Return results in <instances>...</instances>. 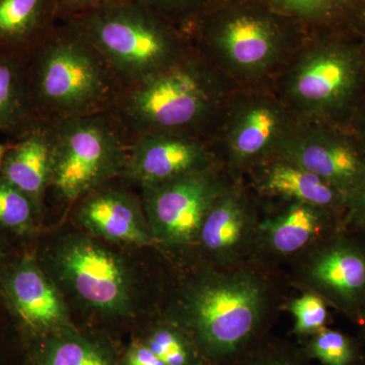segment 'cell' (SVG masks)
<instances>
[{"mask_svg": "<svg viewBox=\"0 0 365 365\" xmlns=\"http://www.w3.org/2000/svg\"><path fill=\"white\" fill-rule=\"evenodd\" d=\"M289 288L283 269L254 260L230 268L191 264L160 314L188 334L209 365H232L271 333Z\"/></svg>", "mask_w": 365, "mask_h": 365, "instance_id": "obj_1", "label": "cell"}, {"mask_svg": "<svg viewBox=\"0 0 365 365\" xmlns=\"http://www.w3.org/2000/svg\"><path fill=\"white\" fill-rule=\"evenodd\" d=\"M307 34L259 0H220L188 34L194 48L239 90L271 88Z\"/></svg>", "mask_w": 365, "mask_h": 365, "instance_id": "obj_2", "label": "cell"}, {"mask_svg": "<svg viewBox=\"0 0 365 365\" xmlns=\"http://www.w3.org/2000/svg\"><path fill=\"white\" fill-rule=\"evenodd\" d=\"M237 90L192 46L173 66L124 88L112 111L131 138L163 133L210 143Z\"/></svg>", "mask_w": 365, "mask_h": 365, "instance_id": "obj_3", "label": "cell"}, {"mask_svg": "<svg viewBox=\"0 0 365 365\" xmlns=\"http://www.w3.org/2000/svg\"><path fill=\"white\" fill-rule=\"evenodd\" d=\"M36 119L60 121L111 111L121 95L109 64L73 21H59L26 56Z\"/></svg>", "mask_w": 365, "mask_h": 365, "instance_id": "obj_4", "label": "cell"}, {"mask_svg": "<svg viewBox=\"0 0 365 365\" xmlns=\"http://www.w3.org/2000/svg\"><path fill=\"white\" fill-rule=\"evenodd\" d=\"M271 90L297 120L350 127L365 98V48L359 36H307Z\"/></svg>", "mask_w": 365, "mask_h": 365, "instance_id": "obj_5", "label": "cell"}, {"mask_svg": "<svg viewBox=\"0 0 365 365\" xmlns=\"http://www.w3.org/2000/svg\"><path fill=\"white\" fill-rule=\"evenodd\" d=\"M69 21L97 48L123 90L173 66L192 47L187 34L140 0H116Z\"/></svg>", "mask_w": 365, "mask_h": 365, "instance_id": "obj_6", "label": "cell"}, {"mask_svg": "<svg viewBox=\"0 0 365 365\" xmlns=\"http://www.w3.org/2000/svg\"><path fill=\"white\" fill-rule=\"evenodd\" d=\"M130 143L131 136L112 110L55 121L47 197L62 207H73L93 190L121 177Z\"/></svg>", "mask_w": 365, "mask_h": 365, "instance_id": "obj_7", "label": "cell"}, {"mask_svg": "<svg viewBox=\"0 0 365 365\" xmlns=\"http://www.w3.org/2000/svg\"><path fill=\"white\" fill-rule=\"evenodd\" d=\"M48 275L83 307L106 318H127L135 304V284L119 254L88 235L60 240ZM45 270V269H44Z\"/></svg>", "mask_w": 365, "mask_h": 365, "instance_id": "obj_8", "label": "cell"}, {"mask_svg": "<svg viewBox=\"0 0 365 365\" xmlns=\"http://www.w3.org/2000/svg\"><path fill=\"white\" fill-rule=\"evenodd\" d=\"M235 179L217 165L141 190L144 212L157 248L177 264H191L203 220Z\"/></svg>", "mask_w": 365, "mask_h": 365, "instance_id": "obj_9", "label": "cell"}, {"mask_svg": "<svg viewBox=\"0 0 365 365\" xmlns=\"http://www.w3.org/2000/svg\"><path fill=\"white\" fill-rule=\"evenodd\" d=\"M297 121L271 88L237 90L210 141L217 162L234 178L274 157Z\"/></svg>", "mask_w": 365, "mask_h": 365, "instance_id": "obj_10", "label": "cell"}, {"mask_svg": "<svg viewBox=\"0 0 365 365\" xmlns=\"http://www.w3.org/2000/svg\"><path fill=\"white\" fill-rule=\"evenodd\" d=\"M284 271L292 288L319 295L356 325L365 309V235L341 227Z\"/></svg>", "mask_w": 365, "mask_h": 365, "instance_id": "obj_11", "label": "cell"}, {"mask_svg": "<svg viewBox=\"0 0 365 365\" xmlns=\"http://www.w3.org/2000/svg\"><path fill=\"white\" fill-rule=\"evenodd\" d=\"M274 157L297 163L347 198L365 180V143L350 127L297 120Z\"/></svg>", "mask_w": 365, "mask_h": 365, "instance_id": "obj_12", "label": "cell"}, {"mask_svg": "<svg viewBox=\"0 0 365 365\" xmlns=\"http://www.w3.org/2000/svg\"><path fill=\"white\" fill-rule=\"evenodd\" d=\"M261 213L244 178H235L203 220L191 264L230 268L253 260Z\"/></svg>", "mask_w": 365, "mask_h": 365, "instance_id": "obj_13", "label": "cell"}, {"mask_svg": "<svg viewBox=\"0 0 365 365\" xmlns=\"http://www.w3.org/2000/svg\"><path fill=\"white\" fill-rule=\"evenodd\" d=\"M260 203L253 260L267 267L284 270L317 242L344 227L342 216L309 204Z\"/></svg>", "mask_w": 365, "mask_h": 365, "instance_id": "obj_14", "label": "cell"}, {"mask_svg": "<svg viewBox=\"0 0 365 365\" xmlns=\"http://www.w3.org/2000/svg\"><path fill=\"white\" fill-rule=\"evenodd\" d=\"M220 165L204 139L146 133L132 137L121 178L139 190L153 188Z\"/></svg>", "mask_w": 365, "mask_h": 365, "instance_id": "obj_15", "label": "cell"}, {"mask_svg": "<svg viewBox=\"0 0 365 365\" xmlns=\"http://www.w3.org/2000/svg\"><path fill=\"white\" fill-rule=\"evenodd\" d=\"M73 207L74 222L100 241L157 247L141 195H137L121 178L93 190Z\"/></svg>", "mask_w": 365, "mask_h": 365, "instance_id": "obj_16", "label": "cell"}, {"mask_svg": "<svg viewBox=\"0 0 365 365\" xmlns=\"http://www.w3.org/2000/svg\"><path fill=\"white\" fill-rule=\"evenodd\" d=\"M0 287L14 317L33 335L42 338L73 326L61 290L33 257L9 265Z\"/></svg>", "mask_w": 365, "mask_h": 365, "instance_id": "obj_17", "label": "cell"}, {"mask_svg": "<svg viewBox=\"0 0 365 365\" xmlns=\"http://www.w3.org/2000/svg\"><path fill=\"white\" fill-rule=\"evenodd\" d=\"M245 181L261 202L309 204L344 218L347 196L297 163L272 157L254 165Z\"/></svg>", "mask_w": 365, "mask_h": 365, "instance_id": "obj_18", "label": "cell"}, {"mask_svg": "<svg viewBox=\"0 0 365 365\" xmlns=\"http://www.w3.org/2000/svg\"><path fill=\"white\" fill-rule=\"evenodd\" d=\"M55 121L37 119L11 138L0 165V177L13 184L44 213L54 160Z\"/></svg>", "mask_w": 365, "mask_h": 365, "instance_id": "obj_19", "label": "cell"}, {"mask_svg": "<svg viewBox=\"0 0 365 365\" xmlns=\"http://www.w3.org/2000/svg\"><path fill=\"white\" fill-rule=\"evenodd\" d=\"M58 23L55 0H0V49L28 56Z\"/></svg>", "mask_w": 365, "mask_h": 365, "instance_id": "obj_20", "label": "cell"}, {"mask_svg": "<svg viewBox=\"0 0 365 365\" xmlns=\"http://www.w3.org/2000/svg\"><path fill=\"white\" fill-rule=\"evenodd\" d=\"M274 11L299 21L309 35L347 33L359 35L365 21V0H259Z\"/></svg>", "mask_w": 365, "mask_h": 365, "instance_id": "obj_21", "label": "cell"}, {"mask_svg": "<svg viewBox=\"0 0 365 365\" xmlns=\"http://www.w3.org/2000/svg\"><path fill=\"white\" fill-rule=\"evenodd\" d=\"M36 120L29 98L26 56L0 49V133L14 138Z\"/></svg>", "mask_w": 365, "mask_h": 365, "instance_id": "obj_22", "label": "cell"}, {"mask_svg": "<svg viewBox=\"0 0 365 365\" xmlns=\"http://www.w3.org/2000/svg\"><path fill=\"white\" fill-rule=\"evenodd\" d=\"M34 365H121L103 341L67 327L40 338Z\"/></svg>", "mask_w": 365, "mask_h": 365, "instance_id": "obj_23", "label": "cell"}, {"mask_svg": "<svg viewBox=\"0 0 365 365\" xmlns=\"http://www.w3.org/2000/svg\"><path fill=\"white\" fill-rule=\"evenodd\" d=\"M165 365H209L181 327L160 314L140 338Z\"/></svg>", "mask_w": 365, "mask_h": 365, "instance_id": "obj_24", "label": "cell"}, {"mask_svg": "<svg viewBox=\"0 0 365 365\" xmlns=\"http://www.w3.org/2000/svg\"><path fill=\"white\" fill-rule=\"evenodd\" d=\"M307 359L319 365H361L364 348L359 338L327 328L299 343Z\"/></svg>", "mask_w": 365, "mask_h": 365, "instance_id": "obj_25", "label": "cell"}, {"mask_svg": "<svg viewBox=\"0 0 365 365\" xmlns=\"http://www.w3.org/2000/svg\"><path fill=\"white\" fill-rule=\"evenodd\" d=\"M42 215L20 189L0 177V228L18 235H31Z\"/></svg>", "mask_w": 365, "mask_h": 365, "instance_id": "obj_26", "label": "cell"}, {"mask_svg": "<svg viewBox=\"0 0 365 365\" xmlns=\"http://www.w3.org/2000/svg\"><path fill=\"white\" fill-rule=\"evenodd\" d=\"M329 307L325 300L313 292H299L297 295H288L282 312L294 317L292 334L297 343L329 327Z\"/></svg>", "mask_w": 365, "mask_h": 365, "instance_id": "obj_27", "label": "cell"}, {"mask_svg": "<svg viewBox=\"0 0 365 365\" xmlns=\"http://www.w3.org/2000/svg\"><path fill=\"white\" fill-rule=\"evenodd\" d=\"M232 365H314L297 341L269 334Z\"/></svg>", "mask_w": 365, "mask_h": 365, "instance_id": "obj_28", "label": "cell"}, {"mask_svg": "<svg viewBox=\"0 0 365 365\" xmlns=\"http://www.w3.org/2000/svg\"><path fill=\"white\" fill-rule=\"evenodd\" d=\"M155 14L188 35L194 25L220 0H140Z\"/></svg>", "mask_w": 365, "mask_h": 365, "instance_id": "obj_29", "label": "cell"}, {"mask_svg": "<svg viewBox=\"0 0 365 365\" xmlns=\"http://www.w3.org/2000/svg\"><path fill=\"white\" fill-rule=\"evenodd\" d=\"M344 227L365 235V180L356 191L347 198Z\"/></svg>", "mask_w": 365, "mask_h": 365, "instance_id": "obj_30", "label": "cell"}, {"mask_svg": "<svg viewBox=\"0 0 365 365\" xmlns=\"http://www.w3.org/2000/svg\"><path fill=\"white\" fill-rule=\"evenodd\" d=\"M116 0H55L58 21H66Z\"/></svg>", "mask_w": 365, "mask_h": 365, "instance_id": "obj_31", "label": "cell"}, {"mask_svg": "<svg viewBox=\"0 0 365 365\" xmlns=\"http://www.w3.org/2000/svg\"><path fill=\"white\" fill-rule=\"evenodd\" d=\"M121 365H165L143 341L132 343L120 360Z\"/></svg>", "mask_w": 365, "mask_h": 365, "instance_id": "obj_32", "label": "cell"}, {"mask_svg": "<svg viewBox=\"0 0 365 365\" xmlns=\"http://www.w3.org/2000/svg\"><path fill=\"white\" fill-rule=\"evenodd\" d=\"M350 128L365 143V98L359 106V110L355 113L351 123H350Z\"/></svg>", "mask_w": 365, "mask_h": 365, "instance_id": "obj_33", "label": "cell"}, {"mask_svg": "<svg viewBox=\"0 0 365 365\" xmlns=\"http://www.w3.org/2000/svg\"><path fill=\"white\" fill-rule=\"evenodd\" d=\"M356 326L359 327V336H357V338H359L360 343L365 348V309L362 312Z\"/></svg>", "mask_w": 365, "mask_h": 365, "instance_id": "obj_34", "label": "cell"}, {"mask_svg": "<svg viewBox=\"0 0 365 365\" xmlns=\"http://www.w3.org/2000/svg\"><path fill=\"white\" fill-rule=\"evenodd\" d=\"M7 148V143H0V165H1L2 158L4 157V153H6Z\"/></svg>", "mask_w": 365, "mask_h": 365, "instance_id": "obj_35", "label": "cell"}, {"mask_svg": "<svg viewBox=\"0 0 365 365\" xmlns=\"http://www.w3.org/2000/svg\"><path fill=\"white\" fill-rule=\"evenodd\" d=\"M359 37L360 40H361L362 44H364L365 48V21L364 26H362L361 30H360Z\"/></svg>", "mask_w": 365, "mask_h": 365, "instance_id": "obj_36", "label": "cell"}, {"mask_svg": "<svg viewBox=\"0 0 365 365\" xmlns=\"http://www.w3.org/2000/svg\"><path fill=\"white\" fill-rule=\"evenodd\" d=\"M1 259H2V252H1V249H0V262H1Z\"/></svg>", "mask_w": 365, "mask_h": 365, "instance_id": "obj_37", "label": "cell"}, {"mask_svg": "<svg viewBox=\"0 0 365 365\" xmlns=\"http://www.w3.org/2000/svg\"><path fill=\"white\" fill-rule=\"evenodd\" d=\"M361 365H365V361L364 362V364H362Z\"/></svg>", "mask_w": 365, "mask_h": 365, "instance_id": "obj_38", "label": "cell"}]
</instances>
